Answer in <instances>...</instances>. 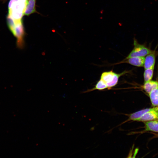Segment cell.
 Masks as SVG:
<instances>
[{
	"label": "cell",
	"instance_id": "1",
	"mask_svg": "<svg viewBox=\"0 0 158 158\" xmlns=\"http://www.w3.org/2000/svg\"><path fill=\"white\" fill-rule=\"evenodd\" d=\"M28 0H10L8 4L7 23L13 24L23 23L22 18Z\"/></svg>",
	"mask_w": 158,
	"mask_h": 158
},
{
	"label": "cell",
	"instance_id": "2",
	"mask_svg": "<svg viewBox=\"0 0 158 158\" xmlns=\"http://www.w3.org/2000/svg\"><path fill=\"white\" fill-rule=\"evenodd\" d=\"M134 47L126 59L134 57H144L152 52L145 45L139 44L137 40L134 39Z\"/></svg>",
	"mask_w": 158,
	"mask_h": 158
},
{
	"label": "cell",
	"instance_id": "3",
	"mask_svg": "<svg viewBox=\"0 0 158 158\" xmlns=\"http://www.w3.org/2000/svg\"><path fill=\"white\" fill-rule=\"evenodd\" d=\"M145 58L144 57H134L126 59L121 63H126L137 67L144 66Z\"/></svg>",
	"mask_w": 158,
	"mask_h": 158
},
{
	"label": "cell",
	"instance_id": "4",
	"mask_svg": "<svg viewBox=\"0 0 158 158\" xmlns=\"http://www.w3.org/2000/svg\"><path fill=\"white\" fill-rule=\"evenodd\" d=\"M158 114L154 108L143 114L137 121H151L157 118Z\"/></svg>",
	"mask_w": 158,
	"mask_h": 158
},
{
	"label": "cell",
	"instance_id": "5",
	"mask_svg": "<svg viewBox=\"0 0 158 158\" xmlns=\"http://www.w3.org/2000/svg\"><path fill=\"white\" fill-rule=\"evenodd\" d=\"M36 0H28L24 15L29 16L37 12L36 9Z\"/></svg>",
	"mask_w": 158,
	"mask_h": 158
},
{
	"label": "cell",
	"instance_id": "6",
	"mask_svg": "<svg viewBox=\"0 0 158 158\" xmlns=\"http://www.w3.org/2000/svg\"><path fill=\"white\" fill-rule=\"evenodd\" d=\"M155 56L154 53L152 52L147 55L145 59L144 66L145 69L154 67Z\"/></svg>",
	"mask_w": 158,
	"mask_h": 158
},
{
	"label": "cell",
	"instance_id": "7",
	"mask_svg": "<svg viewBox=\"0 0 158 158\" xmlns=\"http://www.w3.org/2000/svg\"><path fill=\"white\" fill-rule=\"evenodd\" d=\"M152 108L146 109H142L141 110L136 111L133 113L128 115V118L125 121V123L128 121H137L143 114L146 112L152 109Z\"/></svg>",
	"mask_w": 158,
	"mask_h": 158
},
{
	"label": "cell",
	"instance_id": "8",
	"mask_svg": "<svg viewBox=\"0 0 158 158\" xmlns=\"http://www.w3.org/2000/svg\"><path fill=\"white\" fill-rule=\"evenodd\" d=\"M115 74L112 71L104 72L102 74L100 79L107 85L112 81Z\"/></svg>",
	"mask_w": 158,
	"mask_h": 158
},
{
	"label": "cell",
	"instance_id": "9",
	"mask_svg": "<svg viewBox=\"0 0 158 158\" xmlns=\"http://www.w3.org/2000/svg\"><path fill=\"white\" fill-rule=\"evenodd\" d=\"M158 87V82L151 80L145 82L143 86L144 90L149 94L153 90L157 88Z\"/></svg>",
	"mask_w": 158,
	"mask_h": 158
},
{
	"label": "cell",
	"instance_id": "10",
	"mask_svg": "<svg viewBox=\"0 0 158 158\" xmlns=\"http://www.w3.org/2000/svg\"><path fill=\"white\" fill-rule=\"evenodd\" d=\"M145 130L158 132V121H150L145 123Z\"/></svg>",
	"mask_w": 158,
	"mask_h": 158
},
{
	"label": "cell",
	"instance_id": "11",
	"mask_svg": "<svg viewBox=\"0 0 158 158\" xmlns=\"http://www.w3.org/2000/svg\"><path fill=\"white\" fill-rule=\"evenodd\" d=\"M149 94L152 105L154 106H158V89L153 90Z\"/></svg>",
	"mask_w": 158,
	"mask_h": 158
},
{
	"label": "cell",
	"instance_id": "12",
	"mask_svg": "<svg viewBox=\"0 0 158 158\" xmlns=\"http://www.w3.org/2000/svg\"><path fill=\"white\" fill-rule=\"evenodd\" d=\"M107 88H108V87L106 84L100 79L97 82L94 87L86 91L85 92H88L95 90H102Z\"/></svg>",
	"mask_w": 158,
	"mask_h": 158
},
{
	"label": "cell",
	"instance_id": "13",
	"mask_svg": "<svg viewBox=\"0 0 158 158\" xmlns=\"http://www.w3.org/2000/svg\"><path fill=\"white\" fill-rule=\"evenodd\" d=\"M154 67L145 69L144 73L145 82L151 80L153 77Z\"/></svg>",
	"mask_w": 158,
	"mask_h": 158
},
{
	"label": "cell",
	"instance_id": "14",
	"mask_svg": "<svg viewBox=\"0 0 158 158\" xmlns=\"http://www.w3.org/2000/svg\"><path fill=\"white\" fill-rule=\"evenodd\" d=\"M127 71H124L121 73H116L115 75L114 78L111 82L107 85L108 88L110 89L112 87L116 85L117 83L119 77L124 74L127 73Z\"/></svg>",
	"mask_w": 158,
	"mask_h": 158
},
{
	"label": "cell",
	"instance_id": "15",
	"mask_svg": "<svg viewBox=\"0 0 158 158\" xmlns=\"http://www.w3.org/2000/svg\"><path fill=\"white\" fill-rule=\"evenodd\" d=\"M154 108H155V110H156V111L157 112V114H158V117H157V118L158 119V107H154Z\"/></svg>",
	"mask_w": 158,
	"mask_h": 158
},
{
	"label": "cell",
	"instance_id": "16",
	"mask_svg": "<svg viewBox=\"0 0 158 158\" xmlns=\"http://www.w3.org/2000/svg\"><path fill=\"white\" fill-rule=\"evenodd\" d=\"M157 89H158V87Z\"/></svg>",
	"mask_w": 158,
	"mask_h": 158
}]
</instances>
